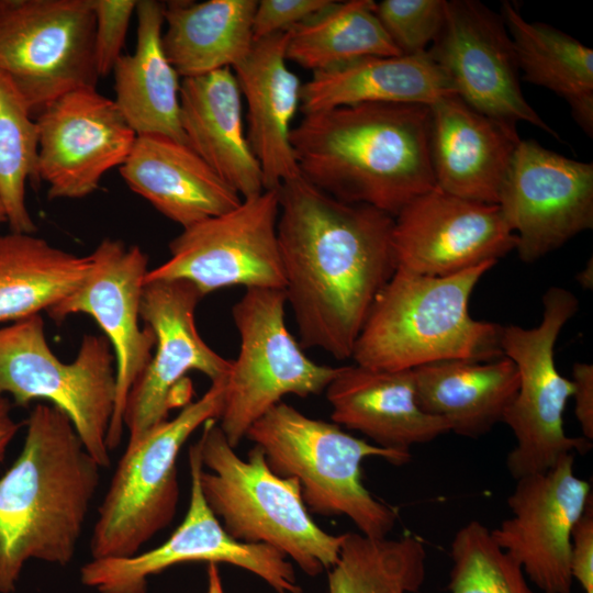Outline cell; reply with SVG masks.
<instances>
[{
  "label": "cell",
  "instance_id": "1",
  "mask_svg": "<svg viewBox=\"0 0 593 593\" xmlns=\"http://www.w3.org/2000/svg\"><path fill=\"white\" fill-rule=\"evenodd\" d=\"M277 191L283 290L300 345L349 359L376 296L396 270L394 217L337 200L302 177Z\"/></svg>",
  "mask_w": 593,
  "mask_h": 593
},
{
  "label": "cell",
  "instance_id": "2",
  "mask_svg": "<svg viewBox=\"0 0 593 593\" xmlns=\"http://www.w3.org/2000/svg\"><path fill=\"white\" fill-rule=\"evenodd\" d=\"M290 142L300 176L343 202L394 217L435 188L424 104L362 103L303 114Z\"/></svg>",
  "mask_w": 593,
  "mask_h": 593
},
{
  "label": "cell",
  "instance_id": "3",
  "mask_svg": "<svg viewBox=\"0 0 593 593\" xmlns=\"http://www.w3.org/2000/svg\"><path fill=\"white\" fill-rule=\"evenodd\" d=\"M100 469L69 417L52 404H35L23 448L0 477V593L15 590L30 559L71 561Z\"/></svg>",
  "mask_w": 593,
  "mask_h": 593
},
{
  "label": "cell",
  "instance_id": "4",
  "mask_svg": "<svg viewBox=\"0 0 593 593\" xmlns=\"http://www.w3.org/2000/svg\"><path fill=\"white\" fill-rule=\"evenodd\" d=\"M489 261L445 277L396 269L376 296L351 359L379 370H412L443 360L503 357L502 326L471 317L469 301Z\"/></svg>",
  "mask_w": 593,
  "mask_h": 593
},
{
  "label": "cell",
  "instance_id": "5",
  "mask_svg": "<svg viewBox=\"0 0 593 593\" xmlns=\"http://www.w3.org/2000/svg\"><path fill=\"white\" fill-rule=\"evenodd\" d=\"M216 421L202 425L197 441L199 478L204 500L224 529L238 541L273 547L311 577L328 571L344 534H328L313 521L299 482L276 474L259 446L242 459Z\"/></svg>",
  "mask_w": 593,
  "mask_h": 593
},
{
  "label": "cell",
  "instance_id": "6",
  "mask_svg": "<svg viewBox=\"0 0 593 593\" xmlns=\"http://www.w3.org/2000/svg\"><path fill=\"white\" fill-rule=\"evenodd\" d=\"M246 437L262 449L276 474L299 482L309 512L346 516L372 538H384L393 529L396 514L363 485L361 463L378 457L401 466L411 460V452L370 444L284 402L256 421Z\"/></svg>",
  "mask_w": 593,
  "mask_h": 593
},
{
  "label": "cell",
  "instance_id": "7",
  "mask_svg": "<svg viewBox=\"0 0 593 593\" xmlns=\"http://www.w3.org/2000/svg\"><path fill=\"white\" fill-rule=\"evenodd\" d=\"M115 388V357L104 335H85L65 363L47 343L41 314L0 327V395L20 406L40 399L59 409L101 468L110 465Z\"/></svg>",
  "mask_w": 593,
  "mask_h": 593
},
{
  "label": "cell",
  "instance_id": "8",
  "mask_svg": "<svg viewBox=\"0 0 593 593\" xmlns=\"http://www.w3.org/2000/svg\"><path fill=\"white\" fill-rule=\"evenodd\" d=\"M225 379L211 382L200 399L172 419L126 445L98 508L90 539L92 559L138 553L171 523L179 500V451L195 429L209 419H219Z\"/></svg>",
  "mask_w": 593,
  "mask_h": 593
},
{
  "label": "cell",
  "instance_id": "9",
  "mask_svg": "<svg viewBox=\"0 0 593 593\" xmlns=\"http://www.w3.org/2000/svg\"><path fill=\"white\" fill-rule=\"evenodd\" d=\"M578 309L579 301L572 292L550 287L542 295L539 325L502 326L501 349L518 372L517 393L502 419L515 437V446L506 458L507 470L515 480L546 471L562 456L584 454L592 447L591 440L570 437L564 430L563 414L574 385L555 362L557 338Z\"/></svg>",
  "mask_w": 593,
  "mask_h": 593
},
{
  "label": "cell",
  "instance_id": "10",
  "mask_svg": "<svg viewBox=\"0 0 593 593\" xmlns=\"http://www.w3.org/2000/svg\"><path fill=\"white\" fill-rule=\"evenodd\" d=\"M286 304L283 289L250 288L232 307L239 351L225 379L217 421L233 448L283 396L321 394L342 368L304 354L286 325Z\"/></svg>",
  "mask_w": 593,
  "mask_h": 593
},
{
  "label": "cell",
  "instance_id": "11",
  "mask_svg": "<svg viewBox=\"0 0 593 593\" xmlns=\"http://www.w3.org/2000/svg\"><path fill=\"white\" fill-rule=\"evenodd\" d=\"M91 0H0V72L33 116L67 92L96 88Z\"/></svg>",
  "mask_w": 593,
  "mask_h": 593
},
{
  "label": "cell",
  "instance_id": "12",
  "mask_svg": "<svg viewBox=\"0 0 593 593\" xmlns=\"http://www.w3.org/2000/svg\"><path fill=\"white\" fill-rule=\"evenodd\" d=\"M278 191L265 190L217 216L186 228L169 244V258L145 281L182 279L203 294L223 288L283 289L277 236Z\"/></svg>",
  "mask_w": 593,
  "mask_h": 593
},
{
  "label": "cell",
  "instance_id": "13",
  "mask_svg": "<svg viewBox=\"0 0 593 593\" xmlns=\"http://www.w3.org/2000/svg\"><path fill=\"white\" fill-rule=\"evenodd\" d=\"M190 502L182 523L160 546L130 557L92 559L80 570L81 582L99 593H146L147 581L187 562L230 563L243 568L277 593H304L292 563L271 546L234 539L206 504L201 486L202 461L197 443L189 449Z\"/></svg>",
  "mask_w": 593,
  "mask_h": 593
},
{
  "label": "cell",
  "instance_id": "14",
  "mask_svg": "<svg viewBox=\"0 0 593 593\" xmlns=\"http://www.w3.org/2000/svg\"><path fill=\"white\" fill-rule=\"evenodd\" d=\"M456 94L478 112L517 132L528 123L560 139L525 99L512 40L500 13L477 0H450L445 23L426 52Z\"/></svg>",
  "mask_w": 593,
  "mask_h": 593
},
{
  "label": "cell",
  "instance_id": "15",
  "mask_svg": "<svg viewBox=\"0 0 593 593\" xmlns=\"http://www.w3.org/2000/svg\"><path fill=\"white\" fill-rule=\"evenodd\" d=\"M496 204L521 260L537 261L593 227V164L521 139Z\"/></svg>",
  "mask_w": 593,
  "mask_h": 593
},
{
  "label": "cell",
  "instance_id": "16",
  "mask_svg": "<svg viewBox=\"0 0 593 593\" xmlns=\"http://www.w3.org/2000/svg\"><path fill=\"white\" fill-rule=\"evenodd\" d=\"M91 267L81 283L46 312L57 323L74 314L94 318L115 357V403L108 448L121 443L128 392L147 367L155 347L154 332L139 325L148 257L137 245L104 238L89 255Z\"/></svg>",
  "mask_w": 593,
  "mask_h": 593
},
{
  "label": "cell",
  "instance_id": "17",
  "mask_svg": "<svg viewBox=\"0 0 593 593\" xmlns=\"http://www.w3.org/2000/svg\"><path fill=\"white\" fill-rule=\"evenodd\" d=\"M204 295L182 279L145 281L141 318L155 335L154 355L132 385L123 413L127 444L143 438L168 419L174 391L191 370L211 382L227 377L232 360L214 351L200 336L194 312Z\"/></svg>",
  "mask_w": 593,
  "mask_h": 593
},
{
  "label": "cell",
  "instance_id": "18",
  "mask_svg": "<svg viewBox=\"0 0 593 593\" xmlns=\"http://www.w3.org/2000/svg\"><path fill=\"white\" fill-rule=\"evenodd\" d=\"M591 502L590 483L575 475L574 454L564 455L548 470L516 480L507 497L512 516L491 536L542 593H571L572 533Z\"/></svg>",
  "mask_w": 593,
  "mask_h": 593
},
{
  "label": "cell",
  "instance_id": "19",
  "mask_svg": "<svg viewBox=\"0 0 593 593\" xmlns=\"http://www.w3.org/2000/svg\"><path fill=\"white\" fill-rule=\"evenodd\" d=\"M38 131L37 181L47 198L82 199L103 176L121 167L137 135L114 100L96 88H79L57 98L35 116Z\"/></svg>",
  "mask_w": 593,
  "mask_h": 593
},
{
  "label": "cell",
  "instance_id": "20",
  "mask_svg": "<svg viewBox=\"0 0 593 593\" xmlns=\"http://www.w3.org/2000/svg\"><path fill=\"white\" fill-rule=\"evenodd\" d=\"M396 269L445 277L483 262H497L516 247V236L497 204L462 199L433 188L395 216Z\"/></svg>",
  "mask_w": 593,
  "mask_h": 593
},
{
  "label": "cell",
  "instance_id": "21",
  "mask_svg": "<svg viewBox=\"0 0 593 593\" xmlns=\"http://www.w3.org/2000/svg\"><path fill=\"white\" fill-rule=\"evenodd\" d=\"M428 108L435 187L462 199L496 204L521 141L518 132L478 112L457 94Z\"/></svg>",
  "mask_w": 593,
  "mask_h": 593
},
{
  "label": "cell",
  "instance_id": "22",
  "mask_svg": "<svg viewBox=\"0 0 593 593\" xmlns=\"http://www.w3.org/2000/svg\"><path fill=\"white\" fill-rule=\"evenodd\" d=\"M289 31L254 42L233 68L247 105V139L257 158L265 190H276L300 176L290 142L300 108L302 83L287 59Z\"/></svg>",
  "mask_w": 593,
  "mask_h": 593
},
{
  "label": "cell",
  "instance_id": "23",
  "mask_svg": "<svg viewBox=\"0 0 593 593\" xmlns=\"http://www.w3.org/2000/svg\"><path fill=\"white\" fill-rule=\"evenodd\" d=\"M325 392L335 424L385 449L411 452L412 446L450 432L444 418L419 407L412 370L342 366Z\"/></svg>",
  "mask_w": 593,
  "mask_h": 593
},
{
  "label": "cell",
  "instance_id": "24",
  "mask_svg": "<svg viewBox=\"0 0 593 593\" xmlns=\"http://www.w3.org/2000/svg\"><path fill=\"white\" fill-rule=\"evenodd\" d=\"M120 174L133 192L182 228L243 201L189 145L163 135L137 136Z\"/></svg>",
  "mask_w": 593,
  "mask_h": 593
},
{
  "label": "cell",
  "instance_id": "25",
  "mask_svg": "<svg viewBox=\"0 0 593 593\" xmlns=\"http://www.w3.org/2000/svg\"><path fill=\"white\" fill-rule=\"evenodd\" d=\"M179 100L187 145L242 199L264 192L261 168L244 131L242 93L233 69L181 79Z\"/></svg>",
  "mask_w": 593,
  "mask_h": 593
},
{
  "label": "cell",
  "instance_id": "26",
  "mask_svg": "<svg viewBox=\"0 0 593 593\" xmlns=\"http://www.w3.org/2000/svg\"><path fill=\"white\" fill-rule=\"evenodd\" d=\"M456 94L427 53L415 56H366L313 72L302 83L303 114L362 103H413L429 107Z\"/></svg>",
  "mask_w": 593,
  "mask_h": 593
},
{
  "label": "cell",
  "instance_id": "27",
  "mask_svg": "<svg viewBox=\"0 0 593 593\" xmlns=\"http://www.w3.org/2000/svg\"><path fill=\"white\" fill-rule=\"evenodd\" d=\"M164 2L139 0L137 38L132 54L114 66V102L141 135H163L186 143L180 123L181 80L163 46Z\"/></svg>",
  "mask_w": 593,
  "mask_h": 593
},
{
  "label": "cell",
  "instance_id": "28",
  "mask_svg": "<svg viewBox=\"0 0 593 593\" xmlns=\"http://www.w3.org/2000/svg\"><path fill=\"white\" fill-rule=\"evenodd\" d=\"M412 372L419 407L469 438L483 436L502 422L518 390L516 366L505 356L491 361L443 360Z\"/></svg>",
  "mask_w": 593,
  "mask_h": 593
},
{
  "label": "cell",
  "instance_id": "29",
  "mask_svg": "<svg viewBox=\"0 0 593 593\" xmlns=\"http://www.w3.org/2000/svg\"><path fill=\"white\" fill-rule=\"evenodd\" d=\"M163 46L181 79L234 68L254 44L256 0L164 2Z\"/></svg>",
  "mask_w": 593,
  "mask_h": 593
},
{
  "label": "cell",
  "instance_id": "30",
  "mask_svg": "<svg viewBox=\"0 0 593 593\" xmlns=\"http://www.w3.org/2000/svg\"><path fill=\"white\" fill-rule=\"evenodd\" d=\"M500 14L513 43L521 79L561 97L578 125L592 137V48L549 24L525 20L512 2L503 1Z\"/></svg>",
  "mask_w": 593,
  "mask_h": 593
},
{
  "label": "cell",
  "instance_id": "31",
  "mask_svg": "<svg viewBox=\"0 0 593 593\" xmlns=\"http://www.w3.org/2000/svg\"><path fill=\"white\" fill-rule=\"evenodd\" d=\"M91 267L35 234H0V322L47 311L71 293Z\"/></svg>",
  "mask_w": 593,
  "mask_h": 593
},
{
  "label": "cell",
  "instance_id": "32",
  "mask_svg": "<svg viewBox=\"0 0 593 593\" xmlns=\"http://www.w3.org/2000/svg\"><path fill=\"white\" fill-rule=\"evenodd\" d=\"M372 0L332 1L289 30L287 59L312 72L366 56H400Z\"/></svg>",
  "mask_w": 593,
  "mask_h": 593
},
{
  "label": "cell",
  "instance_id": "33",
  "mask_svg": "<svg viewBox=\"0 0 593 593\" xmlns=\"http://www.w3.org/2000/svg\"><path fill=\"white\" fill-rule=\"evenodd\" d=\"M425 575L426 550L416 537L346 533L338 559L328 570V593H415Z\"/></svg>",
  "mask_w": 593,
  "mask_h": 593
},
{
  "label": "cell",
  "instance_id": "34",
  "mask_svg": "<svg viewBox=\"0 0 593 593\" xmlns=\"http://www.w3.org/2000/svg\"><path fill=\"white\" fill-rule=\"evenodd\" d=\"M38 131L25 100L0 72V201L10 231L35 234L25 202L27 180L37 181Z\"/></svg>",
  "mask_w": 593,
  "mask_h": 593
},
{
  "label": "cell",
  "instance_id": "35",
  "mask_svg": "<svg viewBox=\"0 0 593 593\" xmlns=\"http://www.w3.org/2000/svg\"><path fill=\"white\" fill-rule=\"evenodd\" d=\"M450 593H536L518 564L478 521L463 525L451 541Z\"/></svg>",
  "mask_w": 593,
  "mask_h": 593
},
{
  "label": "cell",
  "instance_id": "36",
  "mask_svg": "<svg viewBox=\"0 0 593 593\" xmlns=\"http://www.w3.org/2000/svg\"><path fill=\"white\" fill-rule=\"evenodd\" d=\"M446 0H382L374 13L403 56L422 55L438 36L446 18Z\"/></svg>",
  "mask_w": 593,
  "mask_h": 593
},
{
  "label": "cell",
  "instance_id": "37",
  "mask_svg": "<svg viewBox=\"0 0 593 593\" xmlns=\"http://www.w3.org/2000/svg\"><path fill=\"white\" fill-rule=\"evenodd\" d=\"M94 12V63L99 77L113 71L122 49L137 0H91Z\"/></svg>",
  "mask_w": 593,
  "mask_h": 593
},
{
  "label": "cell",
  "instance_id": "38",
  "mask_svg": "<svg viewBox=\"0 0 593 593\" xmlns=\"http://www.w3.org/2000/svg\"><path fill=\"white\" fill-rule=\"evenodd\" d=\"M333 0H261L253 18L254 41L286 32L327 7Z\"/></svg>",
  "mask_w": 593,
  "mask_h": 593
},
{
  "label": "cell",
  "instance_id": "39",
  "mask_svg": "<svg viewBox=\"0 0 593 593\" xmlns=\"http://www.w3.org/2000/svg\"><path fill=\"white\" fill-rule=\"evenodd\" d=\"M592 502L574 526L571 546V574L584 593H593V510Z\"/></svg>",
  "mask_w": 593,
  "mask_h": 593
},
{
  "label": "cell",
  "instance_id": "40",
  "mask_svg": "<svg viewBox=\"0 0 593 593\" xmlns=\"http://www.w3.org/2000/svg\"><path fill=\"white\" fill-rule=\"evenodd\" d=\"M572 382L575 401V416L580 424L583 437L593 439V366L586 362H577L572 368Z\"/></svg>",
  "mask_w": 593,
  "mask_h": 593
},
{
  "label": "cell",
  "instance_id": "41",
  "mask_svg": "<svg viewBox=\"0 0 593 593\" xmlns=\"http://www.w3.org/2000/svg\"><path fill=\"white\" fill-rule=\"evenodd\" d=\"M11 407L10 399L0 395V462L20 427L11 414Z\"/></svg>",
  "mask_w": 593,
  "mask_h": 593
},
{
  "label": "cell",
  "instance_id": "42",
  "mask_svg": "<svg viewBox=\"0 0 593 593\" xmlns=\"http://www.w3.org/2000/svg\"><path fill=\"white\" fill-rule=\"evenodd\" d=\"M206 593H225L216 563H208Z\"/></svg>",
  "mask_w": 593,
  "mask_h": 593
},
{
  "label": "cell",
  "instance_id": "43",
  "mask_svg": "<svg viewBox=\"0 0 593 593\" xmlns=\"http://www.w3.org/2000/svg\"><path fill=\"white\" fill-rule=\"evenodd\" d=\"M593 268H592V259L588 262L586 267L578 275L577 280L579 283L585 288H592L593 282Z\"/></svg>",
  "mask_w": 593,
  "mask_h": 593
},
{
  "label": "cell",
  "instance_id": "44",
  "mask_svg": "<svg viewBox=\"0 0 593 593\" xmlns=\"http://www.w3.org/2000/svg\"><path fill=\"white\" fill-rule=\"evenodd\" d=\"M3 223H7V215H5L4 208L0 201V225Z\"/></svg>",
  "mask_w": 593,
  "mask_h": 593
}]
</instances>
